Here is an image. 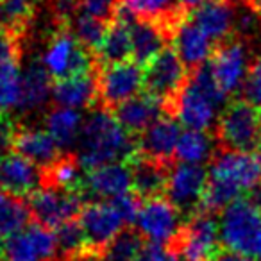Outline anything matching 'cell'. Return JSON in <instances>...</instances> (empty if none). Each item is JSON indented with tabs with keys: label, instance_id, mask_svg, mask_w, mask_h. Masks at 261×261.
I'll return each mask as SVG.
<instances>
[{
	"label": "cell",
	"instance_id": "obj_27",
	"mask_svg": "<svg viewBox=\"0 0 261 261\" xmlns=\"http://www.w3.org/2000/svg\"><path fill=\"white\" fill-rule=\"evenodd\" d=\"M118 2L138 20L161 23L168 31V34L182 20V8L179 0H118Z\"/></svg>",
	"mask_w": 261,
	"mask_h": 261
},
{
	"label": "cell",
	"instance_id": "obj_16",
	"mask_svg": "<svg viewBox=\"0 0 261 261\" xmlns=\"http://www.w3.org/2000/svg\"><path fill=\"white\" fill-rule=\"evenodd\" d=\"M133 192V170L129 161L109 163L84 174L81 195L93 200H113Z\"/></svg>",
	"mask_w": 261,
	"mask_h": 261
},
{
	"label": "cell",
	"instance_id": "obj_20",
	"mask_svg": "<svg viewBox=\"0 0 261 261\" xmlns=\"http://www.w3.org/2000/svg\"><path fill=\"white\" fill-rule=\"evenodd\" d=\"M13 150L36 163L43 170L63 156V149L52 138L50 133L38 127H18L13 138Z\"/></svg>",
	"mask_w": 261,
	"mask_h": 261
},
{
	"label": "cell",
	"instance_id": "obj_49",
	"mask_svg": "<svg viewBox=\"0 0 261 261\" xmlns=\"http://www.w3.org/2000/svg\"><path fill=\"white\" fill-rule=\"evenodd\" d=\"M0 168H2V160H0Z\"/></svg>",
	"mask_w": 261,
	"mask_h": 261
},
{
	"label": "cell",
	"instance_id": "obj_12",
	"mask_svg": "<svg viewBox=\"0 0 261 261\" xmlns=\"http://www.w3.org/2000/svg\"><path fill=\"white\" fill-rule=\"evenodd\" d=\"M59 252L54 229L29 224L0 243L2 261H54Z\"/></svg>",
	"mask_w": 261,
	"mask_h": 261
},
{
	"label": "cell",
	"instance_id": "obj_34",
	"mask_svg": "<svg viewBox=\"0 0 261 261\" xmlns=\"http://www.w3.org/2000/svg\"><path fill=\"white\" fill-rule=\"evenodd\" d=\"M143 245V236L136 229H123L100 250L102 261H136Z\"/></svg>",
	"mask_w": 261,
	"mask_h": 261
},
{
	"label": "cell",
	"instance_id": "obj_23",
	"mask_svg": "<svg viewBox=\"0 0 261 261\" xmlns=\"http://www.w3.org/2000/svg\"><path fill=\"white\" fill-rule=\"evenodd\" d=\"M188 18L215 43L229 40L234 33V6H231L229 2L218 0L213 4L202 6L192 11Z\"/></svg>",
	"mask_w": 261,
	"mask_h": 261
},
{
	"label": "cell",
	"instance_id": "obj_1",
	"mask_svg": "<svg viewBox=\"0 0 261 261\" xmlns=\"http://www.w3.org/2000/svg\"><path fill=\"white\" fill-rule=\"evenodd\" d=\"M261 188V152L222 149L211 160L202 210L217 213Z\"/></svg>",
	"mask_w": 261,
	"mask_h": 261
},
{
	"label": "cell",
	"instance_id": "obj_19",
	"mask_svg": "<svg viewBox=\"0 0 261 261\" xmlns=\"http://www.w3.org/2000/svg\"><path fill=\"white\" fill-rule=\"evenodd\" d=\"M41 186H43V168L23 158L22 154L9 150L2 160L0 188L18 197H29Z\"/></svg>",
	"mask_w": 261,
	"mask_h": 261
},
{
	"label": "cell",
	"instance_id": "obj_22",
	"mask_svg": "<svg viewBox=\"0 0 261 261\" xmlns=\"http://www.w3.org/2000/svg\"><path fill=\"white\" fill-rule=\"evenodd\" d=\"M98 97V77L95 72L79 73L68 79L56 81L52 86V100L61 108L88 109Z\"/></svg>",
	"mask_w": 261,
	"mask_h": 261
},
{
	"label": "cell",
	"instance_id": "obj_14",
	"mask_svg": "<svg viewBox=\"0 0 261 261\" xmlns=\"http://www.w3.org/2000/svg\"><path fill=\"white\" fill-rule=\"evenodd\" d=\"M143 68H145V91L160 98L168 111L174 98L188 81L186 65L174 48H163Z\"/></svg>",
	"mask_w": 261,
	"mask_h": 261
},
{
	"label": "cell",
	"instance_id": "obj_44",
	"mask_svg": "<svg viewBox=\"0 0 261 261\" xmlns=\"http://www.w3.org/2000/svg\"><path fill=\"white\" fill-rule=\"evenodd\" d=\"M220 261H256V259H252V257H249V256H243V254L227 250V252H224L220 256Z\"/></svg>",
	"mask_w": 261,
	"mask_h": 261
},
{
	"label": "cell",
	"instance_id": "obj_18",
	"mask_svg": "<svg viewBox=\"0 0 261 261\" xmlns=\"http://www.w3.org/2000/svg\"><path fill=\"white\" fill-rule=\"evenodd\" d=\"M174 50L188 70L204 66L215 52V41L207 38L190 18H182L170 33Z\"/></svg>",
	"mask_w": 261,
	"mask_h": 261
},
{
	"label": "cell",
	"instance_id": "obj_29",
	"mask_svg": "<svg viewBox=\"0 0 261 261\" xmlns=\"http://www.w3.org/2000/svg\"><path fill=\"white\" fill-rule=\"evenodd\" d=\"M83 125L84 116L79 109L61 108V106L50 109L45 118V129L50 133L61 149H70L77 145Z\"/></svg>",
	"mask_w": 261,
	"mask_h": 261
},
{
	"label": "cell",
	"instance_id": "obj_37",
	"mask_svg": "<svg viewBox=\"0 0 261 261\" xmlns=\"http://www.w3.org/2000/svg\"><path fill=\"white\" fill-rule=\"evenodd\" d=\"M6 16L8 31L15 36L22 33L34 13V0H0Z\"/></svg>",
	"mask_w": 261,
	"mask_h": 261
},
{
	"label": "cell",
	"instance_id": "obj_43",
	"mask_svg": "<svg viewBox=\"0 0 261 261\" xmlns=\"http://www.w3.org/2000/svg\"><path fill=\"white\" fill-rule=\"evenodd\" d=\"M213 2H218V0H179V4L185 11H195L202 6L213 4Z\"/></svg>",
	"mask_w": 261,
	"mask_h": 261
},
{
	"label": "cell",
	"instance_id": "obj_2",
	"mask_svg": "<svg viewBox=\"0 0 261 261\" xmlns=\"http://www.w3.org/2000/svg\"><path fill=\"white\" fill-rule=\"evenodd\" d=\"M75 147L77 160L86 172L109 163L130 161L138 154L136 140L106 106L91 109L84 118Z\"/></svg>",
	"mask_w": 261,
	"mask_h": 261
},
{
	"label": "cell",
	"instance_id": "obj_25",
	"mask_svg": "<svg viewBox=\"0 0 261 261\" xmlns=\"http://www.w3.org/2000/svg\"><path fill=\"white\" fill-rule=\"evenodd\" d=\"M130 38H133V59L145 66L163 50L170 34L158 22L136 20L130 23Z\"/></svg>",
	"mask_w": 261,
	"mask_h": 261
},
{
	"label": "cell",
	"instance_id": "obj_39",
	"mask_svg": "<svg viewBox=\"0 0 261 261\" xmlns=\"http://www.w3.org/2000/svg\"><path fill=\"white\" fill-rule=\"evenodd\" d=\"M240 93L243 95V100L261 111V59H257L249 70L243 88Z\"/></svg>",
	"mask_w": 261,
	"mask_h": 261
},
{
	"label": "cell",
	"instance_id": "obj_33",
	"mask_svg": "<svg viewBox=\"0 0 261 261\" xmlns=\"http://www.w3.org/2000/svg\"><path fill=\"white\" fill-rule=\"evenodd\" d=\"M22 75L16 59L0 63V113L18 109L22 100Z\"/></svg>",
	"mask_w": 261,
	"mask_h": 261
},
{
	"label": "cell",
	"instance_id": "obj_24",
	"mask_svg": "<svg viewBox=\"0 0 261 261\" xmlns=\"http://www.w3.org/2000/svg\"><path fill=\"white\" fill-rule=\"evenodd\" d=\"M129 163L133 170V192L136 195H140L142 199L165 195L170 165L160 163V161L149 160L138 154Z\"/></svg>",
	"mask_w": 261,
	"mask_h": 261
},
{
	"label": "cell",
	"instance_id": "obj_8",
	"mask_svg": "<svg viewBox=\"0 0 261 261\" xmlns=\"http://www.w3.org/2000/svg\"><path fill=\"white\" fill-rule=\"evenodd\" d=\"M210 70L225 97L242 91L250 70V50L242 38H229L217 45L210 59Z\"/></svg>",
	"mask_w": 261,
	"mask_h": 261
},
{
	"label": "cell",
	"instance_id": "obj_5",
	"mask_svg": "<svg viewBox=\"0 0 261 261\" xmlns=\"http://www.w3.org/2000/svg\"><path fill=\"white\" fill-rule=\"evenodd\" d=\"M217 138L222 149L259 152L261 111L243 98L229 102L218 116Z\"/></svg>",
	"mask_w": 261,
	"mask_h": 261
},
{
	"label": "cell",
	"instance_id": "obj_9",
	"mask_svg": "<svg viewBox=\"0 0 261 261\" xmlns=\"http://www.w3.org/2000/svg\"><path fill=\"white\" fill-rule=\"evenodd\" d=\"M34 222L48 229H58L59 225L73 220L84 206V197L79 192L59 190L54 186H41L27 199Z\"/></svg>",
	"mask_w": 261,
	"mask_h": 261
},
{
	"label": "cell",
	"instance_id": "obj_13",
	"mask_svg": "<svg viewBox=\"0 0 261 261\" xmlns=\"http://www.w3.org/2000/svg\"><path fill=\"white\" fill-rule=\"evenodd\" d=\"M136 231L145 240L170 245L182 229V215L165 195L145 199L136 217Z\"/></svg>",
	"mask_w": 261,
	"mask_h": 261
},
{
	"label": "cell",
	"instance_id": "obj_51",
	"mask_svg": "<svg viewBox=\"0 0 261 261\" xmlns=\"http://www.w3.org/2000/svg\"><path fill=\"white\" fill-rule=\"evenodd\" d=\"M259 152H261V149H259Z\"/></svg>",
	"mask_w": 261,
	"mask_h": 261
},
{
	"label": "cell",
	"instance_id": "obj_31",
	"mask_svg": "<svg viewBox=\"0 0 261 261\" xmlns=\"http://www.w3.org/2000/svg\"><path fill=\"white\" fill-rule=\"evenodd\" d=\"M31 218L33 215L23 197L0 188V240L2 242L27 227Z\"/></svg>",
	"mask_w": 261,
	"mask_h": 261
},
{
	"label": "cell",
	"instance_id": "obj_21",
	"mask_svg": "<svg viewBox=\"0 0 261 261\" xmlns=\"http://www.w3.org/2000/svg\"><path fill=\"white\" fill-rule=\"evenodd\" d=\"M113 113L118 118V122L129 130L130 135H142L156 120L163 116L167 111V106L160 98L152 97L150 93H140L129 100L122 102L116 108H113Z\"/></svg>",
	"mask_w": 261,
	"mask_h": 261
},
{
	"label": "cell",
	"instance_id": "obj_45",
	"mask_svg": "<svg viewBox=\"0 0 261 261\" xmlns=\"http://www.w3.org/2000/svg\"><path fill=\"white\" fill-rule=\"evenodd\" d=\"M0 29L2 31H8V23H6V16H4V11H2V2H0ZM9 33V31H8Z\"/></svg>",
	"mask_w": 261,
	"mask_h": 261
},
{
	"label": "cell",
	"instance_id": "obj_11",
	"mask_svg": "<svg viewBox=\"0 0 261 261\" xmlns=\"http://www.w3.org/2000/svg\"><path fill=\"white\" fill-rule=\"evenodd\" d=\"M206 186L207 170L202 165L177 163L168 170L165 197L181 211L182 217L188 218L202 210Z\"/></svg>",
	"mask_w": 261,
	"mask_h": 261
},
{
	"label": "cell",
	"instance_id": "obj_7",
	"mask_svg": "<svg viewBox=\"0 0 261 261\" xmlns=\"http://www.w3.org/2000/svg\"><path fill=\"white\" fill-rule=\"evenodd\" d=\"M220 224L215 213L200 210L186 218L175 240V250L182 261H213L220 252Z\"/></svg>",
	"mask_w": 261,
	"mask_h": 261
},
{
	"label": "cell",
	"instance_id": "obj_26",
	"mask_svg": "<svg viewBox=\"0 0 261 261\" xmlns=\"http://www.w3.org/2000/svg\"><path fill=\"white\" fill-rule=\"evenodd\" d=\"M52 77L43 68L41 61H34L23 70L22 75V100L18 111L33 113L41 109L52 98Z\"/></svg>",
	"mask_w": 261,
	"mask_h": 261
},
{
	"label": "cell",
	"instance_id": "obj_47",
	"mask_svg": "<svg viewBox=\"0 0 261 261\" xmlns=\"http://www.w3.org/2000/svg\"><path fill=\"white\" fill-rule=\"evenodd\" d=\"M72 261H79V257H73V259Z\"/></svg>",
	"mask_w": 261,
	"mask_h": 261
},
{
	"label": "cell",
	"instance_id": "obj_42",
	"mask_svg": "<svg viewBox=\"0 0 261 261\" xmlns=\"http://www.w3.org/2000/svg\"><path fill=\"white\" fill-rule=\"evenodd\" d=\"M18 127L13 123L6 113H0V152L4 150H13V138Z\"/></svg>",
	"mask_w": 261,
	"mask_h": 261
},
{
	"label": "cell",
	"instance_id": "obj_36",
	"mask_svg": "<svg viewBox=\"0 0 261 261\" xmlns=\"http://www.w3.org/2000/svg\"><path fill=\"white\" fill-rule=\"evenodd\" d=\"M56 238H58L59 252L68 257H81L83 254H86V249H90L83 225L75 218L59 225L56 229Z\"/></svg>",
	"mask_w": 261,
	"mask_h": 261
},
{
	"label": "cell",
	"instance_id": "obj_10",
	"mask_svg": "<svg viewBox=\"0 0 261 261\" xmlns=\"http://www.w3.org/2000/svg\"><path fill=\"white\" fill-rule=\"evenodd\" d=\"M98 97L106 108H116L145 88V68L135 59L104 65L97 72Z\"/></svg>",
	"mask_w": 261,
	"mask_h": 261
},
{
	"label": "cell",
	"instance_id": "obj_28",
	"mask_svg": "<svg viewBox=\"0 0 261 261\" xmlns=\"http://www.w3.org/2000/svg\"><path fill=\"white\" fill-rule=\"evenodd\" d=\"M133 56V38H130V23L115 18L109 23L100 45L95 50V59L104 65L127 61Z\"/></svg>",
	"mask_w": 261,
	"mask_h": 261
},
{
	"label": "cell",
	"instance_id": "obj_41",
	"mask_svg": "<svg viewBox=\"0 0 261 261\" xmlns=\"http://www.w3.org/2000/svg\"><path fill=\"white\" fill-rule=\"evenodd\" d=\"M18 59V43L16 36L0 29V63Z\"/></svg>",
	"mask_w": 261,
	"mask_h": 261
},
{
	"label": "cell",
	"instance_id": "obj_40",
	"mask_svg": "<svg viewBox=\"0 0 261 261\" xmlns=\"http://www.w3.org/2000/svg\"><path fill=\"white\" fill-rule=\"evenodd\" d=\"M136 261H182V257L177 254V250L168 249L167 245L149 242L140 250Z\"/></svg>",
	"mask_w": 261,
	"mask_h": 261
},
{
	"label": "cell",
	"instance_id": "obj_15",
	"mask_svg": "<svg viewBox=\"0 0 261 261\" xmlns=\"http://www.w3.org/2000/svg\"><path fill=\"white\" fill-rule=\"evenodd\" d=\"M79 222L91 250H102L127 225L113 200H91L84 204Z\"/></svg>",
	"mask_w": 261,
	"mask_h": 261
},
{
	"label": "cell",
	"instance_id": "obj_4",
	"mask_svg": "<svg viewBox=\"0 0 261 261\" xmlns=\"http://www.w3.org/2000/svg\"><path fill=\"white\" fill-rule=\"evenodd\" d=\"M225 250L261 261V206L249 197L229 204L218 217Z\"/></svg>",
	"mask_w": 261,
	"mask_h": 261
},
{
	"label": "cell",
	"instance_id": "obj_30",
	"mask_svg": "<svg viewBox=\"0 0 261 261\" xmlns=\"http://www.w3.org/2000/svg\"><path fill=\"white\" fill-rule=\"evenodd\" d=\"M217 142L210 135V130H195L186 129L179 136L177 147H175V160L179 163L188 165H202L213 160Z\"/></svg>",
	"mask_w": 261,
	"mask_h": 261
},
{
	"label": "cell",
	"instance_id": "obj_50",
	"mask_svg": "<svg viewBox=\"0 0 261 261\" xmlns=\"http://www.w3.org/2000/svg\"><path fill=\"white\" fill-rule=\"evenodd\" d=\"M259 50H261V48H259ZM259 59H261V54H259Z\"/></svg>",
	"mask_w": 261,
	"mask_h": 261
},
{
	"label": "cell",
	"instance_id": "obj_32",
	"mask_svg": "<svg viewBox=\"0 0 261 261\" xmlns=\"http://www.w3.org/2000/svg\"><path fill=\"white\" fill-rule=\"evenodd\" d=\"M84 174H86V170L81 167L75 156L63 154L54 165L43 170V186H54L59 190L81 193Z\"/></svg>",
	"mask_w": 261,
	"mask_h": 261
},
{
	"label": "cell",
	"instance_id": "obj_3",
	"mask_svg": "<svg viewBox=\"0 0 261 261\" xmlns=\"http://www.w3.org/2000/svg\"><path fill=\"white\" fill-rule=\"evenodd\" d=\"M227 97L218 88L210 65L192 70L182 90L174 98L168 113L186 129L210 130L218 120V113Z\"/></svg>",
	"mask_w": 261,
	"mask_h": 261
},
{
	"label": "cell",
	"instance_id": "obj_38",
	"mask_svg": "<svg viewBox=\"0 0 261 261\" xmlns=\"http://www.w3.org/2000/svg\"><path fill=\"white\" fill-rule=\"evenodd\" d=\"M118 11V0H79L77 13H84L106 23H111Z\"/></svg>",
	"mask_w": 261,
	"mask_h": 261
},
{
	"label": "cell",
	"instance_id": "obj_35",
	"mask_svg": "<svg viewBox=\"0 0 261 261\" xmlns=\"http://www.w3.org/2000/svg\"><path fill=\"white\" fill-rule=\"evenodd\" d=\"M109 23L97 20L90 15H84V13H75V15L70 18L68 27L66 29L72 31V34L90 50H97V47L100 45L102 38H104L106 31H108Z\"/></svg>",
	"mask_w": 261,
	"mask_h": 261
},
{
	"label": "cell",
	"instance_id": "obj_46",
	"mask_svg": "<svg viewBox=\"0 0 261 261\" xmlns=\"http://www.w3.org/2000/svg\"><path fill=\"white\" fill-rule=\"evenodd\" d=\"M247 2H249L257 13H261V0H247Z\"/></svg>",
	"mask_w": 261,
	"mask_h": 261
},
{
	"label": "cell",
	"instance_id": "obj_17",
	"mask_svg": "<svg viewBox=\"0 0 261 261\" xmlns=\"http://www.w3.org/2000/svg\"><path fill=\"white\" fill-rule=\"evenodd\" d=\"M181 133V123L177 120L172 116H161L138 136V156L170 165L172 158H175V147Z\"/></svg>",
	"mask_w": 261,
	"mask_h": 261
},
{
	"label": "cell",
	"instance_id": "obj_48",
	"mask_svg": "<svg viewBox=\"0 0 261 261\" xmlns=\"http://www.w3.org/2000/svg\"><path fill=\"white\" fill-rule=\"evenodd\" d=\"M234 2H245V0H234Z\"/></svg>",
	"mask_w": 261,
	"mask_h": 261
},
{
	"label": "cell",
	"instance_id": "obj_6",
	"mask_svg": "<svg viewBox=\"0 0 261 261\" xmlns=\"http://www.w3.org/2000/svg\"><path fill=\"white\" fill-rule=\"evenodd\" d=\"M90 52V48L73 36L72 31L61 29L48 40L41 54V65L54 81L68 79L79 73L93 72V63L97 59Z\"/></svg>",
	"mask_w": 261,
	"mask_h": 261
}]
</instances>
